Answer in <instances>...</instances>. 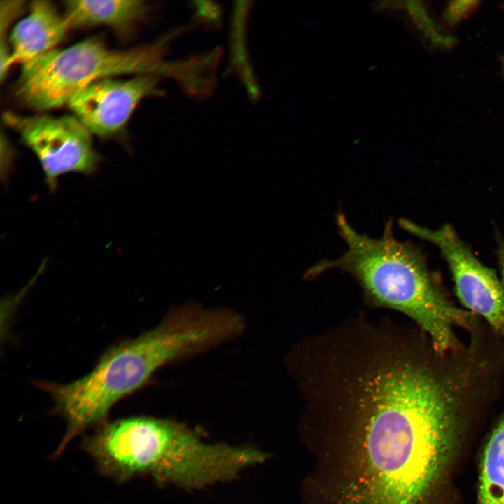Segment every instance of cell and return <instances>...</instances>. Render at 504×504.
Masks as SVG:
<instances>
[{"mask_svg":"<svg viewBox=\"0 0 504 504\" xmlns=\"http://www.w3.org/2000/svg\"><path fill=\"white\" fill-rule=\"evenodd\" d=\"M502 381L495 358L475 343L440 352L424 336L383 333L344 347L323 389L363 416L370 504H419Z\"/></svg>","mask_w":504,"mask_h":504,"instance_id":"obj_1","label":"cell"},{"mask_svg":"<svg viewBox=\"0 0 504 504\" xmlns=\"http://www.w3.org/2000/svg\"><path fill=\"white\" fill-rule=\"evenodd\" d=\"M225 328L213 310L184 307L153 329L108 351L88 374L68 384L40 383L66 424L54 453L88 428L106 422L111 407L142 386L160 367L223 342Z\"/></svg>","mask_w":504,"mask_h":504,"instance_id":"obj_2","label":"cell"},{"mask_svg":"<svg viewBox=\"0 0 504 504\" xmlns=\"http://www.w3.org/2000/svg\"><path fill=\"white\" fill-rule=\"evenodd\" d=\"M336 223L346 250L335 260H323L309 267L307 278L337 269L353 276L365 297L375 306L398 311L412 319L440 352L461 348L456 330L468 332L481 319L459 308L444 293L427 268L420 251L397 240L388 220L380 238L357 232L343 214Z\"/></svg>","mask_w":504,"mask_h":504,"instance_id":"obj_3","label":"cell"},{"mask_svg":"<svg viewBox=\"0 0 504 504\" xmlns=\"http://www.w3.org/2000/svg\"><path fill=\"white\" fill-rule=\"evenodd\" d=\"M163 43L120 50L94 36L64 49L55 48L22 66L15 95L27 106L43 111L66 104L79 90L102 78L170 75L173 66L163 59Z\"/></svg>","mask_w":504,"mask_h":504,"instance_id":"obj_4","label":"cell"},{"mask_svg":"<svg viewBox=\"0 0 504 504\" xmlns=\"http://www.w3.org/2000/svg\"><path fill=\"white\" fill-rule=\"evenodd\" d=\"M3 120L38 158L50 188L62 175L90 174L97 168L100 158L92 134L74 115H24L6 111Z\"/></svg>","mask_w":504,"mask_h":504,"instance_id":"obj_5","label":"cell"},{"mask_svg":"<svg viewBox=\"0 0 504 504\" xmlns=\"http://www.w3.org/2000/svg\"><path fill=\"white\" fill-rule=\"evenodd\" d=\"M399 225L438 246L448 263L461 304L504 340V288L494 270L474 255L449 225L433 230L405 218L400 219Z\"/></svg>","mask_w":504,"mask_h":504,"instance_id":"obj_6","label":"cell"},{"mask_svg":"<svg viewBox=\"0 0 504 504\" xmlns=\"http://www.w3.org/2000/svg\"><path fill=\"white\" fill-rule=\"evenodd\" d=\"M114 77L92 82L76 92L66 104L92 134L108 136L118 133L141 99L162 94L157 76L139 74L130 79Z\"/></svg>","mask_w":504,"mask_h":504,"instance_id":"obj_7","label":"cell"},{"mask_svg":"<svg viewBox=\"0 0 504 504\" xmlns=\"http://www.w3.org/2000/svg\"><path fill=\"white\" fill-rule=\"evenodd\" d=\"M70 27L64 13H60L52 2L32 1L29 15L12 31L10 65L23 66L55 49Z\"/></svg>","mask_w":504,"mask_h":504,"instance_id":"obj_8","label":"cell"},{"mask_svg":"<svg viewBox=\"0 0 504 504\" xmlns=\"http://www.w3.org/2000/svg\"><path fill=\"white\" fill-rule=\"evenodd\" d=\"M64 6L71 27L106 25L115 29L129 26L146 8L139 0H71L64 1Z\"/></svg>","mask_w":504,"mask_h":504,"instance_id":"obj_9","label":"cell"},{"mask_svg":"<svg viewBox=\"0 0 504 504\" xmlns=\"http://www.w3.org/2000/svg\"><path fill=\"white\" fill-rule=\"evenodd\" d=\"M481 465L479 504H504V417L488 442Z\"/></svg>","mask_w":504,"mask_h":504,"instance_id":"obj_10","label":"cell"},{"mask_svg":"<svg viewBox=\"0 0 504 504\" xmlns=\"http://www.w3.org/2000/svg\"><path fill=\"white\" fill-rule=\"evenodd\" d=\"M405 7L414 22L427 36L430 38L433 42L441 41L442 39L434 29L432 20L427 14L424 6L421 4V2L407 1L405 2Z\"/></svg>","mask_w":504,"mask_h":504,"instance_id":"obj_11","label":"cell"},{"mask_svg":"<svg viewBox=\"0 0 504 504\" xmlns=\"http://www.w3.org/2000/svg\"><path fill=\"white\" fill-rule=\"evenodd\" d=\"M477 4L475 1H452L446 8L444 18L449 24L455 25L467 16Z\"/></svg>","mask_w":504,"mask_h":504,"instance_id":"obj_12","label":"cell"},{"mask_svg":"<svg viewBox=\"0 0 504 504\" xmlns=\"http://www.w3.org/2000/svg\"><path fill=\"white\" fill-rule=\"evenodd\" d=\"M24 1H1L0 6V32L3 36L10 23L23 10Z\"/></svg>","mask_w":504,"mask_h":504,"instance_id":"obj_13","label":"cell"},{"mask_svg":"<svg viewBox=\"0 0 504 504\" xmlns=\"http://www.w3.org/2000/svg\"><path fill=\"white\" fill-rule=\"evenodd\" d=\"M497 256L499 262L500 273H501V283L504 288V241L500 240L498 244Z\"/></svg>","mask_w":504,"mask_h":504,"instance_id":"obj_14","label":"cell"},{"mask_svg":"<svg viewBox=\"0 0 504 504\" xmlns=\"http://www.w3.org/2000/svg\"><path fill=\"white\" fill-rule=\"evenodd\" d=\"M500 62L503 68V73L504 74V55L500 57Z\"/></svg>","mask_w":504,"mask_h":504,"instance_id":"obj_15","label":"cell"}]
</instances>
